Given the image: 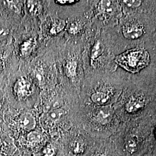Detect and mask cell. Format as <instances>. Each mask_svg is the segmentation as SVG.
<instances>
[{
	"instance_id": "obj_10",
	"label": "cell",
	"mask_w": 156,
	"mask_h": 156,
	"mask_svg": "<svg viewBox=\"0 0 156 156\" xmlns=\"http://www.w3.org/2000/svg\"><path fill=\"white\" fill-rule=\"evenodd\" d=\"M27 8L29 13L33 16L38 15L42 9L40 3L37 1H27Z\"/></svg>"
},
{
	"instance_id": "obj_9",
	"label": "cell",
	"mask_w": 156,
	"mask_h": 156,
	"mask_svg": "<svg viewBox=\"0 0 156 156\" xmlns=\"http://www.w3.org/2000/svg\"><path fill=\"white\" fill-rule=\"evenodd\" d=\"M145 105L144 101L139 100L133 98L128 101L126 104V109L129 113H134L140 111Z\"/></svg>"
},
{
	"instance_id": "obj_1",
	"label": "cell",
	"mask_w": 156,
	"mask_h": 156,
	"mask_svg": "<svg viewBox=\"0 0 156 156\" xmlns=\"http://www.w3.org/2000/svg\"><path fill=\"white\" fill-rule=\"evenodd\" d=\"M115 62L129 72L136 73L146 67L149 64L150 59L149 54L146 50L134 49L117 56Z\"/></svg>"
},
{
	"instance_id": "obj_4",
	"label": "cell",
	"mask_w": 156,
	"mask_h": 156,
	"mask_svg": "<svg viewBox=\"0 0 156 156\" xmlns=\"http://www.w3.org/2000/svg\"><path fill=\"white\" fill-rule=\"evenodd\" d=\"M123 34L125 37L128 39H138L142 36L143 31L142 29L138 26L131 25L124 28Z\"/></svg>"
},
{
	"instance_id": "obj_15",
	"label": "cell",
	"mask_w": 156,
	"mask_h": 156,
	"mask_svg": "<svg viewBox=\"0 0 156 156\" xmlns=\"http://www.w3.org/2000/svg\"><path fill=\"white\" fill-rule=\"evenodd\" d=\"M6 2L8 8L11 10L12 11L16 13H19L20 12V8L19 1H6Z\"/></svg>"
},
{
	"instance_id": "obj_22",
	"label": "cell",
	"mask_w": 156,
	"mask_h": 156,
	"mask_svg": "<svg viewBox=\"0 0 156 156\" xmlns=\"http://www.w3.org/2000/svg\"><path fill=\"white\" fill-rule=\"evenodd\" d=\"M3 65H4V61L1 58H0V70L2 69Z\"/></svg>"
},
{
	"instance_id": "obj_14",
	"label": "cell",
	"mask_w": 156,
	"mask_h": 156,
	"mask_svg": "<svg viewBox=\"0 0 156 156\" xmlns=\"http://www.w3.org/2000/svg\"><path fill=\"white\" fill-rule=\"evenodd\" d=\"M101 10L103 12L110 13L113 11V3L110 1H102L100 3Z\"/></svg>"
},
{
	"instance_id": "obj_18",
	"label": "cell",
	"mask_w": 156,
	"mask_h": 156,
	"mask_svg": "<svg viewBox=\"0 0 156 156\" xmlns=\"http://www.w3.org/2000/svg\"><path fill=\"white\" fill-rule=\"evenodd\" d=\"M123 2L129 8H136L140 5V1H123Z\"/></svg>"
},
{
	"instance_id": "obj_3",
	"label": "cell",
	"mask_w": 156,
	"mask_h": 156,
	"mask_svg": "<svg viewBox=\"0 0 156 156\" xmlns=\"http://www.w3.org/2000/svg\"><path fill=\"white\" fill-rule=\"evenodd\" d=\"M66 115V111L62 109H56L48 112L42 119L44 126L48 127L51 124L55 123Z\"/></svg>"
},
{
	"instance_id": "obj_16",
	"label": "cell",
	"mask_w": 156,
	"mask_h": 156,
	"mask_svg": "<svg viewBox=\"0 0 156 156\" xmlns=\"http://www.w3.org/2000/svg\"><path fill=\"white\" fill-rule=\"evenodd\" d=\"M81 29V26L80 24L78 22L71 23L68 27V31L71 34H78Z\"/></svg>"
},
{
	"instance_id": "obj_13",
	"label": "cell",
	"mask_w": 156,
	"mask_h": 156,
	"mask_svg": "<svg viewBox=\"0 0 156 156\" xmlns=\"http://www.w3.org/2000/svg\"><path fill=\"white\" fill-rule=\"evenodd\" d=\"M66 27V23L63 20H56L50 28V33L55 35L59 33Z\"/></svg>"
},
{
	"instance_id": "obj_12",
	"label": "cell",
	"mask_w": 156,
	"mask_h": 156,
	"mask_svg": "<svg viewBox=\"0 0 156 156\" xmlns=\"http://www.w3.org/2000/svg\"><path fill=\"white\" fill-rule=\"evenodd\" d=\"M96 117L100 122L104 124L109 121L111 118V112L106 108L101 109L97 112Z\"/></svg>"
},
{
	"instance_id": "obj_8",
	"label": "cell",
	"mask_w": 156,
	"mask_h": 156,
	"mask_svg": "<svg viewBox=\"0 0 156 156\" xmlns=\"http://www.w3.org/2000/svg\"><path fill=\"white\" fill-rule=\"evenodd\" d=\"M104 50L105 47L103 44L100 41H97L95 42L91 51L90 59L91 62H93L98 58H99L103 54Z\"/></svg>"
},
{
	"instance_id": "obj_20",
	"label": "cell",
	"mask_w": 156,
	"mask_h": 156,
	"mask_svg": "<svg viewBox=\"0 0 156 156\" xmlns=\"http://www.w3.org/2000/svg\"><path fill=\"white\" fill-rule=\"evenodd\" d=\"M57 4L62 5H71L76 2L75 1H55Z\"/></svg>"
},
{
	"instance_id": "obj_7",
	"label": "cell",
	"mask_w": 156,
	"mask_h": 156,
	"mask_svg": "<svg viewBox=\"0 0 156 156\" xmlns=\"http://www.w3.org/2000/svg\"><path fill=\"white\" fill-rule=\"evenodd\" d=\"M34 46L35 41L33 38H30L24 41L20 47V52L21 56L24 57L30 56L33 50Z\"/></svg>"
},
{
	"instance_id": "obj_21",
	"label": "cell",
	"mask_w": 156,
	"mask_h": 156,
	"mask_svg": "<svg viewBox=\"0 0 156 156\" xmlns=\"http://www.w3.org/2000/svg\"><path fill=\"white\" fill-rule=\"evenodd\" d=\"M53 150L51 149H48L45 152V156H53Z\"/></svg>"
},
{
	"instance_id": "obj_19",
	"label": "cell",
	"mask_w": 156,
	"mask_h": 156,
	"mask_svg": "<svg viewBox=\"0 0 156 156\" xmlns=\"http://www.w3.org/2000/svg\"><path fill=\"white\" fill-rule=\"evenodd\" d=\"M9 34V31L8 29L0 28V40L6 38Z\"/></svg>"
},
{
	"instance_id": "obj_5",
	"label": "cell",
	"mask_w": 156,
	"mask_h": 156,
	"mask_svg": "<svg viewBox=\"0 0 156 156\" xmlns=\"http://www.w3.org/2000/svg\"><path fill=\"white\" fill-rule=\"evenodd\" d=\"M20 123L23 128L26 130H32L36 126L35 117L29 113H23L20 118Z\"/></svg>"
},
{
	"instance_id": "obj_2",
	"label": "cell",
	"mask_w": 156,
	"mask_h": 156,
	"mask_svg": "<svg viewBox=\"0 0 156 156\" xmlns=\"http://www.w3.org/2000/svg\"><path fill=\"white\" fill-rule=\"evenodd\" d=\"M13 90L17 97L19 98L26 97L31 93V84L26 78H19L15 84Z\"/></svg>"
},
{
	"instance_id": "obj_23",
	"label": "cell",
	"mask_w": 156,
	"mask_h": 156,
	"mask_svg": "<svg viewBox=\"0 0 156 156\" xmlns=\"http://www.w3.org/2000/svg\"></svg>"
},
{
	"instance_id": "obj_17",
	"label": "cell",
	"mask_w": 156,
	"mask_h": 156,
	"mask_svg": "<svg viewBox=\"0 0 156 156\" xmlns=\"http://www.w3.org/2000/svg\"><path fill=\"white\" fill-rule=\"evenodd\" d=\"M42 140L41 135L37 132H31L27 135V140L31 143L39 142Z\"/></svg>"
},
{
	"instance_id": "obj_6",
	"label": "cell",
	"mask_w": 156,
	"mask_h": 156,
	"mask_svg": "<svg viewBox=\"0 0 156 156\" xmlns=\"http://www.w3.org/2000/svg\"><path fill=\"white\" fill-rule=\"evenodd\" d=\"M91 100L95 104L105 105L109 101L110 97L105 92L95 91L91 95Z\"/></svg>"
},
{
	"instance_id": "obj_11",
	"label": "cell",
	"mask_w": 156,
	"mask_h": 156,
	"mask_svg": "<svg viewBox=\"0 0 156 156\" xmlns=\"http://www.w3.org/2000/svg\"><path fill=\"white\" fill-rule=\"evenodd\" d=\"M66 73L67 76L71 78H75L76 75L77 62L75 60H69L67 62L66 67Z\"/></svg>"
}]
</instances>
